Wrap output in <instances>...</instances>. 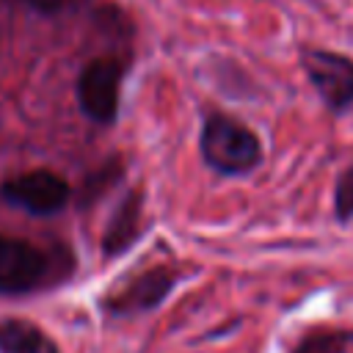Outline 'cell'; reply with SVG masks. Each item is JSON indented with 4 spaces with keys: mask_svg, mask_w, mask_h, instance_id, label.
Returning a JSON list of instances; mask_svg holds the SVG:
<instances>
[{
    "mask_svg": "<svg viewBox=\"0 0 353 353\" xmlns=\"http://www.w3.org/2000/svg\"><path fill=\"white\" fill-rule=\"evenodd\" d=\"M174 287V273L168 268H154L146 270L141 276H135L124 290H119L116 295H110L108 309L116 314H132V312H146L152 306H157L168 290Z\"/></svg>",
    "mask_w": 353,
    "mask_h": 353,
    "instance_id": "cell-6",
    "label": "cell"
},
{
    "mask_svg": "<svg viewBox=\"0 0 353 353\" xmlns=\"http://www.w3.org/2000/svg\"><path fill=\"white\" fill-rule=\"evenodd\" d=\"M201 157L218 174L237 176L262 160V146L245 124L229 116H210L201 130Z\"/></svg>",
    "mask_w": 353,
    "mask_h": 353,
    "instance_id": "cell-1",
    "label": "cell"
},
{
    "mask_svg": "<svg viewBox=\"0 0 353 353\" xmlns=\"http://www.w3.org/2000/svg\"><path fill=\"white\" fill-rule=\"evenodd\" d=\"M141 234V193H130L119 210L113 212L110 223H108V232H105V254L108 256H116L121 254L124 248H130Z\"/></svg>",
    "mask_w": 353,
    "mask_h": 353,
    "instance_id": "cell-7",
    "label": "cell"
},
{
    "mask_svg": "<svg viewBox=\"0 0 353 353\" xmlns=\"http://www.w3.org/2000/svg\"><path fill=\"white\" fill-rule=\"evenodd\" d=\"M3 196L33 215H52L69 201V185L52 171H28L8 179Z\"/></svg>",
    "mask_w": 353,
    "mask_h": 353,
    "instance_id": "cell-4",
    "label": "cell"
},
{
    "mask_svg": "<svg viewBox=\"0 0 353 353\" xmlns=\"http://www.w3.org/2000/svg\"><path fill=\"white\" fill-rule=\"evenodd\" d=\"M0 353H58L55 342L28 320H0Z\"/></svg>",
    "mask_w": 353,
    "mask_h": 353,
    "instance_id": "cell-8",
    "label": "cell"
},
{
    "mask_svg": "<svg viewBox=\"0 0 353 353\" xmlns=\"http://www.w3.org/2000/svg\"><path fill=\"white\" fill-rule=\"evenodd\" d=\"M334 210L342 221H353V165L339 176L334 193Z\"/></svg>",
    "mask_w": 353,
    "mask_h": 353,
    "instance_id": "cell-9",
    "label": "cell"
},
{
    "mask_svg": "<svg viewBox=\"0 0 353 353\" xmlns=\"http://www.w3.org/2000/svg\"><path fill=\"white\" fill-rule=\"evenodd\" d=\"M85 0H30V6L41 14H61L66 8H74V6H83Z\"/></svg>",
    "mask_w": 353,
    "mask_h": 353,
    "instance_id": "cell-10",
    "label": "cell"
},
{
    "mask_svg": "<svg viewBox=\"0 0 353 353\" xmlns=\"http://www.w3.org/2000/svg\"><path fill=\"white\" fill-rule=\"evenodd\" d=\"M303 69L331 110L353 105V61L339 52L312 50L303 55Z\"/></svg>",
    "mask_w": 353,
    "mask_h": 353,
    "instance_id": "cell-3",
    "label": "cell"
},
{
    "mask_svg": "<svg viewBox=\"0 0 353 353\" xmlns=\"http://www.w3.org/2000/svg\"><path fill=\"white\" fill-rule=\"evenodd\" d=\"M47 273L44 254L17 237H0V292H28Z\"/></svg>",
    "mask_w": 353,
    "mask_h": 353,
    "instance_id": "cell-5",
    "label": "cell"
},
{
    "mask_svg": "<svg viewBox=\"0 0 353 353\" xmlns=\"http://www.w3.org/2000/svg\"><path fill=\"white\" fill-rule=\"evenodd\" d=\"M119 88H121V66L113 58L91 61L77 80V99L83 113L97 124H110L119 113Z\"/></svg>",
    "mask_w": 353,
    "mask_h": 353,
    "instance_id": "cell-2",
    "label": "cell"
}]
</instances>
